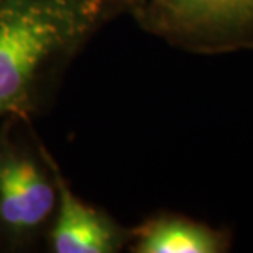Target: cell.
Masks as SVG:
<instances>
[{"mask_svg":"<svg viewBox=\"0 0 253 253\" xmlns=\"http://www.w3.org/2000/svg\"><path fill=\"white\" fill-rule=\"evenodd\" d=\"M146 0H0V122H30L53 81L104 25Z\"/></svg>","mask_w":253,"mask_h":253,"instance_id":"obj_1","label":"cell"},{"mask_svg":"<svg viewBox=\"0 0 253 253\" xmlns=\"http://www.w3.org/2000/svg\"><path fill=\"white\" fill-rule=\"evenodd\" d=\"M58 189L38 150L33 155L12 138H0V227L15 242H27L51 219Z\"/></svg>","mask_w":253,"mask_h":253,"instance_id":"obj_2","label":"cell"},{"mask_svg":"<svg viewBox=\"0 0 253 253\" xmlns=\"http://www.w3.org/2000/svg\"><path fill=\"white\" fill-rule=\"evenodd\" d=\"M136 20L148 32L189 49L240 48L235 0H146Z\"/></svg>","mask_w":253,"mask_h":253,"instance_id":"obj_3","label":"cell"},{"mask_svg":"<svg viewBox=\"0 0 253 253\" xmlns=\"http://www.w3.org/2000/svg\"><path fill=\"white\" fill-rule=\"evenodd\" d=\"M58 189V202L49 229V247L56 253H115L131 240V230L109 214L84 202L69 188L51 153L38 143Z\"/></svg>","mask_w":253,"mask_h":253,"instance_id":"obj_4","label":"cell"},{"mask_svg":"<svg viewBox=\"0 0 253 253\" xmlns=\"http://www.w3.org/2000/svg\"><path fill=\"white\" fill-rule=\"evenodd\" d=\"M135 253H222L225 235L201 222L174 214H160L131 230Z\"/></svg>","mask_w":253,"mask_h":253,"instance_id":"obj_5","label":"cell"},{"mask_svg":"<svg viewBox=\"0 0 253 253\" xmlns=\"http://www.w3.org/2000/svg\"><path fill=\"white\" fill-rule=\"evenodd\" d=\"M240 48L253 46V0H235Z\"/></svg>","mask_w":253,"mask_h":253,"instance_id":"obj_6","label":"cell"}]
</instances>
